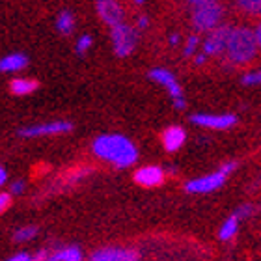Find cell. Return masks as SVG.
<instances>
[{
	"label": "cell",
	"instance_id": "6da1fadb",
	"mask_svg": "<svg viewBox=\"0 0 261 261\" xmlns=\"http://www.w3.org/2000/svg\"><path fill=\"white\" fill-rule=\"evenodd\" d=\"M93 155L118 168H129L138 159V149L123 135H101L92 142Z\"/></svg>",
	"mask_w": 261,
	"mask_h": 261
},
{
	"label": "cell",
	"instance_id": "83f0119b",
	"mask_svg": "<svg viewBox=\"0 0 261 261\" xmlns=\"http://www.w3.org/2000/svg\"><path fill=\"white\" fill-rule=\"evenodd\" d=\"M24 191V181H13L11 183V194H22Z\"/></svg>",
	"mask_w": 261,
	"mask_h": 261
},
{
	"label": "cell",
	"instance_id": "277c9868",
	"mask_svg": "<svg viewBox=\"0 0 261 261\" xmlns=\"http://www.w3.org/2000/svg\"><path fill=\"white\" fill-rule=\"evenodd\" d=\"M235 170V163H226L222 164L218 170H215L213 174L201 175L198 179L187 181L185 191L191 194H207V192H215L226 183L228 175Z\"/></svg>",
	"mask_w": 261,
	"mask_h": 261
},
{
	"label": "cell",
	"instance_id": "8fae6325",
	"mask_svg": "<svg viewBox=\"0 0 261 261\" xmlns=\"http://www.w3.org/2000/svg\"><path fill=\"white\" fill-rule=\"evenodd\" d=\"M88 261H140V256L133 248L107 246V248H99L93 252Z\"/></svg>",
	"mask_w": 261,
	"mask_h": 261
},
{
	"label": "cell",
	"instance_id": "603a6c76",
	"mask_svg": "<svg viewBox=\"0 0 261 261\" xmlns=\"http://www.w3.org/2000/svg\"><path fill=\"white\" fill-rule=\"evenodd\" d=\"M241 82H243L245 86H256V84H261V69L245 73L243 79H241Z\"/></svg>",
	"mask_w": 261,
	"mask_h": 261
},
{
	"label": "cell",
	"instance_id": "9c48e42d",
	"mask_svg": "<svg viewBox=\"0 0 261 261\" xmlns=\"http://www.w3.org/2000/svg\"><path fill=\"white\" fill-rule=\"evenodd\" d=\"M95 11H97L99 19L105 22V24H109L110 28L118 27L121 22H125V11L121 8L118 2L114 0H99L97 4H95Z\"/></svg>",
	"mask_w": 261,
	"mask_h": 261
},
{
	"label": "cell",
	"instance_id": "e0dca14e",
	"mask_svg": "<svg viewBox=\"0 0 261 261\" xmlns=\"http://www.w3.org/2000/svg\"><path fill=\"white\" fill-rule=\"evenodd\" d=\"M49 261H82V250L79 246H65L50 254Z\"/></svg>",
	"mask_w": 261,
	"mask_h": 261
},
{
	"label": "cell",
	"instance_id": "ac0fdd59",
	"mask_svg": "<svg viewBox=\"0 0 261 261\" xmlns=\"http://www.w3.org/2000/svg\"><path fill=\"white\" fill-rule=\"evenodd\" d=\"M56 28H58V32L64 34V36L73 32V28H75V17H73V13H71L69 10L60 11V15L56 17Z\"/></svg>",
	"mask_w": 261,
	"mask_h": 261
},
{
	"label": "cell",
	"instance_id": "4dcf8cb0",
	"mask_svg": "<svg viewBox=\"0 0 261 261\" xmlns=\"http://www.w3.org/2000/svg\"><path fill=\"white\" fill-rule=\"evenodd\" d=\"M254 32H256V39H257V45H259V49H261V21L257 22L256 27H254Z\"/></svg>",
	"mask_w": 261,
	"mask_h": 261
},
{
	"label": "cell",
	"instance_id": "8992f818",
	"mask_svg": "<svg viewBox=\"0 0 261 261\" xmlns=\"http://www.w3.org/2000/svg\"><path fill=\"white\" fill-rule=\"evenodd\" d=\"M149 79L155 82H159L161 86L166 88V92L170 93V97L174 101V107L177 110H183L187 107L185 95H183V90H181L179 82L175 79L174 73H170L168 69L164 67H155V69L149 71Z\"/></svg>",
	"mask_w": 261,
	"mask_h": 261
},
{
	"label": "cell",
	"instance_id": "7a4b0ae2",
	"mask_svg": "<svg viewBox=\"0 0 261 261\" xmlns=\"http://www.w3.org/2000/svg\"><path fill=\"white\" fill-rule=\"evenodd\" d=\"M257 39L254 28L250 27H233L228 39V47L224 53V58L233 65L250 64L257 55Z\"/></svg>",
	"mask_w": 261,
	"mask_h": 261
},
{
	"label": "cell",
	"instance_id": "30bf717a",
	"mask_svg": "<svg viewBox=\"0 0 261 261\" xmlns=\"http://www.w3.org/2000/svg\"><path fill=\"white\" fill-rule=\"evenodd\" d=\"M191 121L194 125L205 127V129H215V130H224L229 129L237 123V116L233 114H192Z\"/></svg>",
	"mask_w": 261,
	"mask_h": 261
},
{
	"label": "cell",
	"instance_id": "2e32d148",
	"mask_svg": "<svg viewBox=\"0 0 261 261\" xmlns=\"http://www.w3.org/2000/svg\"><path fill=\"white\" fill-rule=\"evenodd\" d=\"M239 218L235 217V215H229L226 220H224V224L220 226V229H218V239L220 241H229L233 239L235 233H237V229H239Z\"/></svg>",
	"mask_w": 261,
	"mask_h": 261
},
{
	"label": "cell",
	"instance_id": "484cf974",
	"mask_svg": "<svg viewBox=\"0 0 261 261\" xmlns=\"http://www.w3.org/2000/svg\"><path fill=\"white\" fill-rule=\"evenodd\" d=\"M6 261H36V257L32 254H27V252H21V254H15V256H11L10 259Z\"/></svg>",
	"mask_w": 261,
	"mask_h": 261
},
{
	"label": "cell",
	"instance_id": "ba28073f",
	"mask_svg": "<svg viewBox=\"0 0 261 261\" xmlns=\"http://www.w3.org/2000/svg\"><path fill=\"white\" fill-rule=\"evenodd\" d=\"M73 129L69 121H47V123H38V125H28L17 130V135L22 138H36V136H49V135H64Z\"/></svg>",
	"mask_w": 261,
	"mask_h": 261
},
{
	"label": "cell",
	"instance_id": "44dd1931",
	"mask_svg": "<svg viewBox=\"0 0 261 261\" xmlns=\"http://www.w3.org/2000/svg\"><path fill=\"white\" fill-rule=\"evenodd\" d=\"M198 49H200V38H198L196 34H191L185 41V50H183V55L185 56H196L198 55Z\"/></svg>",
	"mask_w": 261,
	"mask_h": 261
},
{
	"label": "cell",
	"instance_id": "d6986e66",
	"mask_svg": "<svg viewBox=\"0 0 261 261\" xmlns=\"http://www.w3.org/2000/svg\"><path fill=\"white\" fill-rule=\"evenodd\" d=\"M36 235H38V228H36V226H24V228L15 229L13 241H15V243H28V241H32Z\"/></svg>",
	"mask_w": 261,
	"mask_h": 261
},
{
	"label": "cell",
	"instance_id": "7c38bea8",
	"mask_svg": "<svg viewBox=\"0 0 261 261\" xmlns=\"http://www.w3.org/2000/svg\"><path fill=\"white\" fill-rule=\"evenodd\" d=\"M164 170L161 166H142L135 172V181L142 187H159L164 183Z\"/></svg>",
	"mask_w": 261,
	"mask_h": 261
},
{
	"label": "cell",
	"instance_id": "1f68e13d",
	"mask_svg": "<svg viewBox=\"0 0 261 261\" xmlns=\"http://www.w3.org/2000/svg\"><path fill=\"white\" fill-rule=\"evenodd\" d=\"M168 43L170 45H177V43H179V34H170V36H168Z\"/></svg>",
	"mask_w": 261,
	"mask_h": 261
},
{
	"label": "cell",
	"instance_id": "5bb4252c",
	"mask_svg": "<svg viewBox=\"0 0 261 261\" xmlns=\"http://www.w3.org/2000/svg\"><path fill=\"white\" fill-rule=\"evenodd\" d=\"M28 64V58L22 53H11V55L4 56L0 60V69L4 73H13V71H21L24 69Z\"/></svg>",
	"mask_w": 261,
	"mask_h": 261
},
{
	"label": "cell",
	"instance_id": "52a82bcc",
	"mask_svg": "<svg viewBox=\"0 0 261 261\" xmlns=\"http://www.w3.org/2000/svg\"><path fill=\"white\" fill-rule=\"evenodd\" d=\"M231 30H233L231 24H222V27H218L217 30H213V32L203 39L201 53H205L207 56H224Z\"/></svg>",
	"mask_w": 261,
	"mask_h": 261
},
{
	"label": "cell",
	"instance_id": "f546056e",
	"mask_svg": "<svg viewBox=\"0 0 261 261\" xmlns=\"http://www.w3.org/2000/svg\"><path fill=\"white\" fill-rule=\"evenodd\" d=\"M8 181V172H6V166H0V185H6Z\"/></svg>",
	"mask_w": 261,
	"mask_h": 261
},
{
	"label": "cell",
	"instance_id": "4fadbf2b",
	"mask_svg": "<svg viewBox=\"0 0 261 261\" xmlns=\"http://www.w3.org/2000/svg\"><path fill=\"white\" fill-rule=\"evenodd\" d=\"M187 140V130L179 125H170L168 129L163 133V146L166 151L174 153L177 151Z\"/></svg>",
	"mask_w": 261,
	"mask_h": 261
},
{
	"label": "cell",
	"instance_id": "d4e9b609",
	"mask_svg": "<svg viewBox=\"0 0 261 261\" xmlns=\"http://www.w3.org/2000/svg\"><path fill=\"white\" fill-rule=\"evenodd\" d=\"M252 211H254V209H252V205H243V207H239V209H237V211H235L233 215L237 218H239V220H243V218L250 217Z\"/></svg>",
	"mask_w": 261,
	"mask_h": 261
},
{
	"label": "cell",
	"instance_id": "7402d4cb",
	"mask_svg": "<svg viewBox=\"0 0 261 261\" xmlns=\"http://www.w3.org/2000/svg\"><path fill=\"white\" fill-rule=\"evenodd\" d=\"M92 43H93V39H92V36L90 34H82L81 38L76 39V53L79 55H84L86 50H90V47H92Z\"/></svg>",
	"mask_w": 261,
	"mask_h": 261
},
{
	"label": "cell",
	"instance_id": "5b68a950",
	"mask_svg": "<svg viewBox=\"0 0 261 261\" xmlns=\"http://www.w3.org/2000/svg\"><path fill=\"white\" fill-rule=\"evenodd\" d=\"M110 39H112V47H114L116 56L125 58V56H129L135 50L138 36H136V30L130 24L121 22L118 27L110 28Z\"/></svg>",
	"mask_w": 261,
	"mask_h": 261
},
{
	"label": "cell",
	"instance_id": "4316f807",
	"mask_svg": "<svg viewBox=\"0 0 261 261\" xmlns=\"http://www.w3.org/2000/svg\"><path fill=\"white\" fill-rule=\"evenodd\" d=\"M147 27H149V19H147V15H138V17H136V28L146 30Z\"/></svg>",
	"mask_w": 261,
	"mask_h": 261
},
{
	"label": "cell",
	"instance_id": "ffe728a7",
	"mask_svg": "<svg viewBox=\"0 0 261 261\" xmlns=\"http://www.w3.org/2000/svg\"><path fill=\"white\" fill-rule=\"evenodd\" d=\"M237 6H239L241 11H245L248 15H261V0H241V2H237Z\"/></svg>",
	"mask_w": 261,
	"mask_h": 261
},
{
	"label": "cell",
	"instance_id": "f1b7e54d",
	"mask_svg": "<svg viewBox=\"0 0 261 261\" xmlns=\"http://www.w3.org/2000/svg\"><path fill=\"white\" fill-rule=\"evenodd\" d=\"M207 58H209V56H207L205 53H198V55L194 56V64L196 65H203L207 62Z\"/></svg>",
	"mask_w": 261,
	"mask_h": 261
},
{
	"label": "cell",
	"instance_id": "cb8c5ba5",
	"mask_svg": "<svg viewBox=\"0 0 261 261\" xmlns=\"http://www.w3.org/2000/svg\"><path fill=\"white\" fill-rule=\"evenodd\" d=\"M11 205V192H2L0 194V211L4 213Z\"/></svg>",
	"mask_w": 261,
	"mask_h": 261
},
{
	"label": "cell",
	"instance_id": "9a60e30c",
	"mask_svg": "<svg viewBox=\"0 0 261 261\" xmlns=\"http://www.w3.org/2000/svg\"><path fill=\"white\" fill-rule=\"evenodd\" d=\"M38 90V81L27 79V76H17L10 82V92L13 95H28Z\"/></svg>",
	"mask_w": 261,
	"mask_h": 261
},
{
	"label": "cell",
	"instance_id": "3957f363",
	"mask_svg": "<svg viewBox=\"0 0 261 261\" xmlns=\"http://www.w3.org/2000/svg\"><path fill=\"white\" fill-rule=\"evenodd\" d=\"M191 15L192 24L198 32H209L222 27L224 19V8L220 2L215 0H196L191 2Z\"/></svg>",
	"mask_w": 261,
	"mask_h": 261
}]
</instances>
